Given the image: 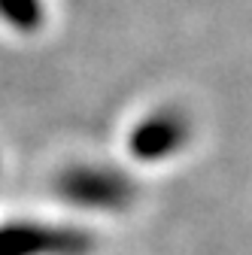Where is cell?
<instances>
[{
    "instance_id": "6da1fadb",
    "label": "cell",
    "mask_w": 252,
    "mask_h": 255,
    "mask_svg": "<svg viewBox=\"0 0 252 255\" xmlns=\"http://www.w3.org/2000/svg\"><path fill=\"white\" fill-rule=\"evenodd\" d=\"M185 137V125L182 119H158V122H149L143 131L137 134V149L143 155H167L170 149L179 146V140Z\"/></svg>"
}]
</instances>
